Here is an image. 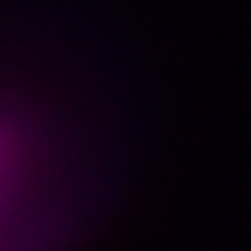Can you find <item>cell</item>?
<instances>
[{"label": "cell", "instance_id": "obj_1", "mask_svg": "<svg viewBox=\"0 0 251 251\" xmlns=\"http://www.w3.org/2000/svg\"><path fill=\"white\" fill-rule=\"evenodd\" d=\"M0 147H4V133H0Z\"/></svg>", "mask_w": 251, "mask_h": 251}]
</instances>
